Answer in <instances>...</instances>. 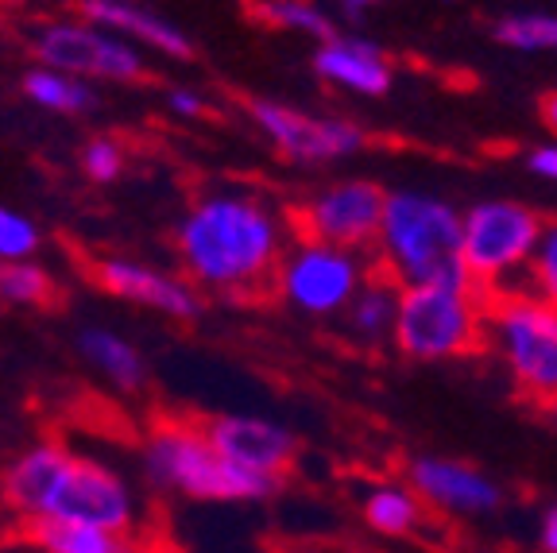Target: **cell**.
Listing matches in <instances>:
<instances>
[{"instance_id": "4dcf8cb0", "label": "cell", "mask_w": 557, "mask_h": 553, "mask_svg": "<svg viewBox=\"0 0 557 553\" xmlns=\"http://www.w3.org/2000/svg\"><path fill=\"white\" fill-rule=\"evenodd\" d=\"M383 0H333V9H337L341 20H348V24H360V20L368 16V12L380 9Z\"/></svg>"}, {"instance_id": "484cf974", "label": "cell", "mask_w": 557, "mask_h": 553, "mask_svg": "<svg viewBox=\"0 0 557 553\" xmlns=\"http://www.w3.org/2000/svg\"><path fill=\"white\" fill-rule=\"evenodd\" d=\"M39 225H35L32 217L20 213V209L0 206V263L9 260H32L35 251H39Z\"/></svg>"}, {"instance_id": "6da1fadb", "label": "cell", "mask_w": 557, "mask_h": 553, "mask_svg": "<svg viewBox=\"0 0 557 553\" xmlns=\"http://www.w3.org/2000/svg\"><path fill=\"white\" fill-rule=\"evenodd\" d=\"M178 260L190 283L244 294L275 275L283 260V225L263 201L248 194H209L174 233Z\"/></svg>"}, {"instance_id": "d6a6232c", "label": "cell", "mask_w": 557, "mask_h": 553, "mask_svg": "<svg viewBox=\"0 0 557 553\" xmlns=\"http://www.w3.org/2000/svg\"><path fill=\"white\" fill-rule=\"evenodd\" d=\"M542 121H546V128L557 136V89H549V94L542 97Z\"/></svg>"}, {"instance_id": "83f0119b", "label": "cell", "mask_w": 557, "mask_h": 553, "mask_svg": "<svg viewBox=\"0 0 557 553\" xmlns=\"http://www.w3.org/2000/svg\"><path fill=\"white\" fill-rule=\"evenodd\" d=\"M82 171L94 182H113L124 171V147L113 136H94L82 147Z\"/></svg>"}, {"instance_id": "4fadbf2b", "label": "cell", "mask_w": 557, "mask_h": 553, "mask_svg": "<svg viewBox=\"0 0 557 553\" xmlns=\"http://www.w3.org/2000/svg\"><path fill=\"white\" fill-rule=\"evenodd\" d=\"M94 279L101 291H109L113 298H124V303L148 306V310L163 314V318L174 321H190L201 314V294L190 279L166 275L163 268H151V263L139 260H101L94 268Z\"/></svg>"}, {"instance_id": "7a4b0ae2", "label": "cell", "mask_w": 557, "mask_h": 553, "mask_svg": "<svg viewBox=\"0 0 557 553\" xmlns=\"http://www.w3.org/2000/svg\"><path fill=\"white\" fill-rule=\"evenodd\" d=\"M375 251H380L387 279L403 286H476L465 268V213L437 194H387Z\"/></svg>"}, {"instance_id": "d4e9b609", "label": "cell", "mask_w": 557, "mask_h": 553, "mask_svg": "<svg viewBox=\"0 0 557 553\" xmlns=\"http://www.w3.org/2000/svg\"><path fill=\"white\" fill-rule=\"evenodd\" d=\"M0 303L9 306H51L54 279L35 260L0 263Z\"/></svg>"}, {"instance_id": "ac0fdd59", "label": "cell", "mask_w": 557, "mask_h": 553, "mask_svg": "<svg viewBox=\"0 0 557 553\" xmlns=\"http://www.w3.org/2000/svg\"><path fill=\"white\" fill-rule=\"evenodd\" d=\"M78 353L94 364L97 376H104V380L121 391H139L144 388V380H148V368H144L139 348L132 345L128 337L113 333V329H101V325L82 329Z\"/></svg>"}, {"instance_id": "cb8c5ba5", "label": "cell", "mask_w": 557, "mask_h": 553, "mask_svg": "<svg viewBox=\"0 0 557 553\" xmlns=\"http://www.w3.org/2000/svg\"><path fill=\"white\" fill-rule=\"evenodd\" d=\"M492 32L511 51L522 54L557 51V12H511V16L496 20Z\"/></svg>"}, {"instance_id": "ffe728a7", "label": "cell", "mask_w": 557, "mask_h": 553, "mask_svg": "<svg viewBox=\"0 0 557 553\" xmlns=\"http://www.w3.org/2000/svg\"><path fill=\"white\" fill-rule=\"evenodd\" d=\"M24 94L32 105H39V109H47V113H62V116L89 113V109L97 105V94L86 78L66 74V70L44 66V62L24 74Z\"/></svg>"}, {"instance_id": "836d02e7", "label": "cell", "mask_w": 557, "mask_h": 553, "mask_svg": "<svg viewBox=\"0 0 557 553\" xmlns=\"http://www.w3.org/2000/svg\"><path fill=\"white\" fill-rule=\"evenodd\" d=\"M549 418H554V426H557V398L549 403Z\"/></svg>"}, {"instance_id": "8992f818", "label": "cell", "mask_w": 557, "mask_h": 553, "mask_svg": "<svg viewBox=\"0 0 557 553\" xmlns=\"http://www.w3.org/2000/svg\"><path fill=\"white\" fill-rule=\"evenodd\" d=\"M364 283L368 268L357 248L310 241V236H302L295 248L283 251V260L275 268V286L283 294V303H290L298 314H310V318L345 314Z\"/></svg>"}, {"instance_id": "5b68a950", "label": "cell", "mask_w": 557, "mask_h": 553, "mask_svg": "<svg viewBox=\"0 0 557 553\" xmlns=\"http://www.w3.org/2000/svg\"><path fill=\"white\" fill-rule=\"evenodd\" d=\"M487 345L522 395L557 398V310L539 294H504L487 306Z\"/></svg>"}, {"instance_id": "ba28073f", "label": "cell", "mask_w": 557, "mask_h": 553, "mask_svg": "<svg viewBox=\"0 0 557 553\" xmlns=\"http://www.w3.org/2000/svg\"><path fill=\"white\" fill-rule=\"evenodd\" d=\"M248 116L278 147V156L302 167L341 163V159L360 156L368 147V136L360 124L345 121V116L306 113V109L271 101V97H252Z\"/></svg>"}, {"instance_id": "7402d4cb", "label": "cell", "mask_w": 557, "mask_h": 553, "mask_svg": "<svg viewBox=\"0 0 557 553\" xmlns=\"http://www.w3.org/2000/svg\"><path fill=\"white\" fill-rule=\"evenodd\" d=\"M422 495L403 480V484H375L364 495V523L383 538L414 534L422 523Z\"/></svg>"}, {"instance_id": "3957f363", "label": "cell", "mask_w": 557, "mask_h": 553, "mask_svg": "<svg viewBox=\"0 0 557 553\" xmlns=\"http://www.w3.org/2000/svg\"><path fill=\"white\" fill-rule=\"evenodd\" d=\"M144 468L159 488L183 492L190 500L213 503H260L278 492V476H263L233 465L209 441L206 426L163 422L144 441Z\"/></svg>"}, {"instance_id": "8fae6325", "label": "cell", "mask_w": 557, "mask_h": 553, "mask_svg": "<svg viewBox=\"0 0 557 553\" xmlns=\"http://www.w3.org/2000/svg\"><path fill=\"white\" fill-rule=\"evenodd\" d=\"M47 519L62 523H82V527H104L128 534L136 527V495H132L128 480L116 476L113 468H104L94 457H70L66 472H62L59 488Z\"/></svg>"}, {"instance_id": "9a60e30c", "label": "cell", "mask_w": 557, "mask_h": 553, "mask_svg": "<svg viewBox=\"0 0 557 553\" xmlns=\"http://www.w3.org/2000/svg\"><path fill=\"white\" fill-rule=\"evenodd\" d=\"M318 78L333 89H348L357 97H387L395 86L392 59L380 44L360 39V35H333L313 51Z\"/></svg>"}, {"instance_id": "30bf717a", "label": "cell", "mask_w": 557, "mask_h": 553, "mask_svg": "<svg viewBox=\"0 0 557 553\" xmlns=\"http://www.w3.org/2000/svg\"><path fill=\"white\" fill-rule=\"evenodd\" d=\"M387 209V191L372 179H341L325 191L310 194L298 209V229L310 241L341 244V248H368L375 244Z\"/></svg>"}, {"instance_id": "44dd1931", "label": "cell", "mask_w": 557, "mask_h": 553, "mask_svg": "<svg viewBox=\"0 0 557 553\" xmlns=\"http://www.w3.org/2000/svg\"><path fill=\"white\" fill-rule=\"evenodd\" d=\"M32 538L44 553H139L136 542L121 530L82 527V523L62 519H39Z\"/></svg>"}, {"instance_id": "e0dca14e", "label": "cell", "mask_w": 557, "mask_h": 553, "mask_svg": "<svg viewBox=\"0 0 557 553\" xmlns=\"http://www.w3.org/2000/svg\"><path fill=\"white\" fill-rule=\"evenodd\" d=\"M82 20L104 27V32L121 35L136 47L166 54V59H190V35L166 16L151 12L139 0H82Z\"/></svg>"}, {"instance_id": "d6986e66", "label": "cell", "mask_w": 557, "mask_h": 553, "mask_svg": "<svg viewBox=\"0 0 557 553\" xmlns=\"http://www.w3.org/2000/svg\"><path fill=\"white\" fill-rule=\"evenodd\" d=\"M399 298H403V291L395 279H387V275L368 279L345 310L348 333L357 341H364V345H375L380 337H392L395 321H399Z\"/></svg>"}, {"instance_id": "603a6c76", "label": "cell", "mask_w": 557, "mask_h": 553, "mask_svg": "<svg viewBox=\"0 0 557 553\" xmlns=\"http://www.w3.org/2000/svg\"><path fill=\"white\" fill-rule=\"evenodd\" d=\"M252 9L263 24L278 27V32L310 35V39H318V44H325V39L337 35L333 16L318 4V0H252Z\"/></svg>"}, {"instance_id": "2e32d148", "label": "cell", "mask_w": 557, "mask_h": 553, "mask_svg": "<svg viewBox=\"0 0 557 553\" xmlns=\"http://www.w3.org/2000/svg\"><path fill=\"white\" fill-rule=\"evenodd\" d=\"M70 457H74V453H70L66 445H54V441H39V445L20 453L9 465V472H4V480H0V500H4V507L16 511L20 519H32V523L47 519L54 488H59Z\"/></svg>"}, {"instance_id": "9c48e42d", "label": "cell", "mask_w": 557, "mask_h": 553, "mask_svg": "<svg viewBox=\"0 0 557 553\" xmlns=\"http://www.w3.org/2000/svg\"><path fill=\"white\" fill-rule=\"evenodd\" d=\"M35 59L78 78L136 82L144 78V51L89 20H54L35 35Z\"/></svg>"}, {"instance_id": "277c9868", "label": "cell", "mask_w": 557, "mask_h": 553, "mask_svg": "<svg viewBox=\"0 0 557 553\" xmlns=\"http://www.w3.org/2000/svg\"><path fill=\"white\" fill-rule=\"evenodd\" d=\"M392 341L410 360H457L487 341V306L480 303L476 286H403Z\"/></svg>"}, {"instance_id": "52a82bcc", "label": "cell", "mask_w": 557, "mask_h": 553, "mask_svg": "<svg viewBox=\"0 0 557 553\" xmlns=\"http://www.w3.org/2000/svg\"><path fill=\"white\" fill-rule=\"evenodd\" d=\"M546 233V221L531 206L511 198H487L465 209V268L472 283H504L527 271Z\"/></svg>"}, {"instance_id": "f546056e", "label": "cell", "mask_w": 557, "mask_h": 553, "mask_svg": "<svg viewBox=\"0 0 557 553\" xmlns=\"http://www.w3.org/2000/svg\"><path fill=\"white\" fill-rule=\"evenodd\" d=\"M166 101H171V109L178 116H201L206 113V101H201L198 97V89H171V94H166Z\"/></svg>"}, {"instance_id": "5bb4252c", "label": "cell", "mask_w": 557, "mask_h": 553, "mask_svg": "<svg viewBox=\"0 0 557 553\" xmlns=\"http://www.w3.org/2000/svg\"><path fill=\"white\" fill-rule=\"evenodd\" d=\"M206 433L233 465H244L263 476H278V480H283V472H287L298 453V438L287 426L256 415H221L213 422H206Z\"/></svg>"}, {"instance_id": "f1b7e54d", "label": "cell", "mask_w": 557, "mask_h": 553, "mask_svg": "<svg viewBox=\"0 0 557 553\" xmlns=\"http://www.w3.org/2000/svg\"><path fill=\"white\" fill-rule=\"evenodd\" d=\"M527 167H531V174H539L542 182H554L557 186V139L531 147V151H527Z\"/></svg>"}, {"instance_id": "7c38bea8", "label": "cell", "mask_w": 557, "mask_h": 553, "mask_svg": "<svg viewBox=\"0 0 557 553\" xmlns=\"http://www.w3.org/2000/svg\"><path fill=\"white\" fill-rule=\"evenodd\" d=\"M407 484L422 495L426 507H437L445 515H492L504 503V492L487 472H480L469 460L453 457H414L407 468Z\"/></svg>"}, {"instance_id": "e575fe53", "label": "cell", "mask_w": 557, "mask_h": 553, "mask_svg": "<svg viewBox=\"0 0 557 553\" xmlns=\"http://www.w3.org/2000/svg\"><path fill=\"white\" fill-rule=\"evenodd\" d=\"M437 4H453V0H437Z\"/></svg>"}, {"instance_id": "1f68e13d", "label": "cell", "mask_w": 557, "mask_h": 553, "mask_svg": "<svg viewBox=\"0 0 557 553\" xmlns=\"http://www.w3.org/2000/svg\"><path fill=\"white\" fill-rule=\"evenodd\" d=\"M539 542H542V550H546V553H557V503L546 511V515H542V523H539Z\"/></svg>"}, {"instance_id": "4316f807", "label": "cell", "mask_w": 557, "mask_h": 553, "mask_svg": "<svg viewBox=\"0 0 557 553\" xmlns=\"http://www.w3.org/2000/svg\"><path fill=\"white\" fill-rule=\"evenodd\" d=\"M531 291L539 294L542 303H549L557 310V221H549L546 233L539 241V251L531 260Z\"/></svg>"}]
</instances>
